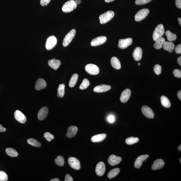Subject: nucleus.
<instances>
[{"instance_id": "4c0bfd02", "label": "nucleus", "mask_w": 181, "mask_h": 181, "mask_svg": "<svg viewBox=\"0 0 181 181\" xmlns=\"http://www.w3.org/2000/svg\"><path fill=\"white\" fill-rule=\"evenodd\" d=\"M8 179L6 173L3 171H0V181H7Z\"/></svg>"}, {"instance_id": "49530a36", "label": "nucleus", "mask_w": 181, "mask_h": 181, "mask_svg": "<svg viewBox=\"0 0 181 181\" xmlns=\"http://www.w3.org/2000/svg\"><path fill=\"white\" fill-rule=\"evenodd\" d=\"M108 122L111 123H112L114 122L115 120V118L114 116L113 115H110L108 118Z\"/></svg>"}, {"instance_id": "b1692460", "label": "nucleus", "mask_w": 181, "mask_h": 181, "mask_svg": "<svg viewBox=\"0 0 181 181\" xmlns=\"http://www.w3.org/2000/svg\"><path fill=\"white\" fill-rule=\"evenodd\" d=\"M163 46L165 50L172 53L174 50L175 45L172 42L165 41Z\"/></svg>"}, {"instance_id": "c03bdc74", "label": "nucleus", "mask_w": 181, "mask_h": 181, "mask_svg": "<svg viewBox=\"0 0 181 181\" xmlns=\"http://www.w3.org/2000/svg\"><path fill=\"white\" fill-rule=\"evenodd\" d=\"M175 51L176 53L178 54L181 53V45L179 44L177 46L176 48H175Z\"/></svg>"}, {"instance_id": "37998d69", "label": "nucleus", "mask_w": 181, "mask_h": 181, "mask_svg": "<svg viewBox=\"0 0 181 181\" xmlns=\"http://www.w3.org/2000/svg\"><path fill=\"white\" fill-rule=\"evenodd\" d=\"M51 0H41L40 3L41 5L45 6L48 5Z\"/></svg>"}, {"instance_id": "cd10ccee", "label": "nucleus", "mask_w": 181, "mask_h": 181, "mask_svg": "<svg viewBox=\"0 0 181 181\" xmlns=\"http://www.w3.org/2000/svg\"><path fill=\"white\" fill-rule=\"evenodd\" d=\"M65 85L64 83L60 84L58 87L57 95L59 98H62L64 96L65 93Z\"/></svg>"}, {"instance_id": "ea45409f", "label": "nucleus", "mask_w": 181, "mask_h": 181, "mask_svg": "<svg viewBox=\"0 0 181 181\" xmlns=\"http://www.w3.org/2000/svg\"><path fill=\"white\" fill-rule=\"evenodd\" d=\"M154 71L156 75H159L161 73V67L159 65H155L154 68Z\"/></svg>"}, {"instance_id": "f257e3e1", "label": "nucleus", "mask_w": 181, "mask_h": 181, "mask_svg": "<svg viewBox=\"0 0 181 181\" xmlns=\"http://www.w3.org/2000/svg\"><path fill=\"white\" fill-rule=\"evenodd\" d=\"M114 15V13L112 11H108L100 15L99 19L100 23L102 24L108 22L113 18Z\"/></svg>"}, {"instance_id": "c9c22d12", "label": "nucleus", "mask_w": 181, "mask_h": 181, "mask_svg": "<svg viewBox=\"0 0 181 181\" xmlns=\"http://www.w3.org/2000/svg\"><path fill=\"white\" fill-rule=\"evenodd\" d=\"M139 139L138 138H134V137H131L127 138L126 140V142L127 144L129 145H133L138 142Z\"/></svg>"}, {"instance_id": "dca6fc26", "label": "nucleus", "mask_w": 181, "mask_h": 181, "mask_svg": "<svg viewBox=\"0 0 181 181\" xmlns=\"http://www.w3.org/2000/svg\"><path fill=\"white\" fill-rule=\"evenodd\" d=\"M143 50L140 47H137L135 48L133 53V58L135 61H139L142 59Z\"/></svg>"}, {"instance_id": "f3484780", "label": "nucleus", "mask_w": 181, "mask_h": 181, "mask_svg": "<svg viewBox=\"0 0 181 181\" xmlns=\"http://www.w3.org/2000/svg\"><path fill=\"white\" fill-rule=\"evenodd\" d=\"M131 92L130 89H127L123 91L121 94L120 100L122 102L126 103L130 98Z\"/></svg>"}, {"instance_id": "9b49d317", "label": "nucleus", "mask_w": 181, "mask_h": 181, "mask_svg": "<svg viewBox=\"0 0 181 181\" xmlns=\"http://www.w3.org/2000/svg\"><path fill=\"white\" fill-rule=\"evenodd\" d=\"M107 40L106 37L101 36L96 38L91 41V44L92 46H96L103 44Z\"/></svg>"}, {"instance_id": "79ce46f5", "label": "nucleus", "mask_w": 181, "mask_h": 181, "mask_svg": "<svg viewBox=\"0 0 181 181\" xmlns=\"http://www.w3.org/2000/svg\"><path fill=\"white\" fill-rule=\"evenodd\" d=\"M173 73L176 77L178 78H181V71L180 69H174L173 71Z\"/></svg>"}, {"instance_id": "603ef678", "label": "nucleus", "mask_w": 181, "mask_h": 181, "mask_svg": "<svg viewBox=\"0 0 181 181\" xmlns=\"http://www.w3.org/2000/svg\"><path fill=\"white\" fill-rule=\"evenodd\" d=\"M74 1L77 5L79 4L81 2V0H75Z\"/></svg>"}, {"instance_id": "f03ea898", "label": "nucleus", "mask_w": 181, "mask_h": 181, "mask_svg": "<svg viewBox=\"0 0 181 181\" xmlns=\"http://www.w3.org/2000/svg\"><path fill=\"white\" fill-rule=\"evenodd\" d=\"M164 33V25L162 24H159L155 29L153 33V38L154 41L162 37Z\"/></svg>"}, {"instance_id": "f704fd0d", "label": "nucleus", "mask_w": 181, "mask_h": 181, "mask_svg": "<svg viewBox=\"0 0 181 181\" xmlns=\"http://www.w3.org/2000/svg\"><path fill=\"white\" fill-rule=\"evenodd\" d=\"M55 161L56 164L59 166H63L65 164V160L62 156H58Z\"/></svg>"}, {"instance_id": "aec40b11", "label": "nucleus", "mask_w": 181, "mask_h": 181, "mask_svg": "<svg viewBox=\"0 0 181 181\" xmlns=\"http://www.w3.org/2000/svg\"><path fill=\"white\" fill-rule=\"evenodd\" d=\"M47 83L44 79L40 78L37 79L35 83V89L39 91L44 89L46 87Z\"/></svg>"}, {"instance_id": "de8ad7c7", "label": "nucleus", "mask_w": 181, "mask_h": 181, "mask_svg": "<svg viewBox=\"0 0 181 181\" xmlns=\"http://www.w3.org/2000/svg\"><path fill=\"white\" fill-rule=\"evenodd\" d=\"M176 6L179 9L181 8V0H176Z\"/></svg>"}, {"instance_id": "3c124183", "label": "nucleus", "mask_w": 181, "mask_h": 181, "mask_svg": "<svg viewBox=\"0 0 181 181\" xmlns=\"http://www.w3.org/2000/svg\"><path fill=\"white\" fill-rule=\"evenodd\" d=\"M177 61H178V62L180 66H181V57H179L178 59H177Z\"/></svg>"}, {"instance_id": "4be33fe9", "label": "nucleus", "mask_w": 181, "mask_h": 181, "mask_svg": "<svg viewBox=\"0 0 181 181\" xmlns=\"http://www.w3.org/2000/svg\"><path fill=\"white\" fill-rule=\"evenodd\" d=\"M78 128L75 126L69 127L66 136L69 138H71L74 137L77 134Z\"/></svg>"}, {"instance_id": "393cba45", "label": "nucleus", "mask_w": 181, "mask_h": 181, "mask_svg": "<svg viewBox=\"0 0 181 181\" xmlns=\"http://www.w3.org/2000/svg\"><path fill=\"white\" fill-rule=\"evenodd\" d=\"M106 137V135L105 134L96 135L92 137L91 141L94 143L102 142L104 140Z\"/></svg>"}, {"instance_id": "864d4df0", "label": "nucleus", "mask_w": 181, "mask_h": 181, "mask_svg": "<svg viewBox=\"0 0 181 181\" xmlns=\"http://www.w3.org/2000/svg\"><path fill=\"white\" fill-rule=\"evenodd\" d=\"M50 181H59L60 180L59 178H55L51 179L50 180Z\"/></svg>"}, {"instance_id": "412c9836", "label": "nucleus", "mask_w": 181, "mask_h": 181, "mask_svg": "<svg viewBox=\"0 0 181 181\" xmlns=\"http://www.w3.org/2000/svg\"><path fill=\"white\" fill-rule=\"evenodd\" d=\"M164 161L162 159H157L155 160L152 166L153 170H159L162 168L164 166Z\"/></svg>"}, {"instance_id": "bb28decb", "label": "nucleus", "mask_w": 181, "mask_h": 181, "mask_svg": "<svg viewBox=\"0 0 181 181\" xmlns=\"http://www.w3.org/2000/svg\"><path fill=\"white\" fill-rule=\"evenodd\" d=\"M154 44V47L157 49H159L161 48L166 40L163 37H161L157 40Z\"/></svg>"}, {"instance_id": "6e6d98bb", "label": "nucleus", "mask_w": 181, "mask_h": 181, "mask_svg": "<svg viewBox=\"0 0 181 181\" xmlns=\"http://www.w3.org/2000/svg\"><path fill=\"white\" fill-rule=\"evenodd\" d=\"M178 20L180 26H181V18L180 17H179L178 19Z\"/></svg>"}, {"instance_id": "5701e85b", "label": "nucleus", "mask_w": 181, "mask_h": 181, "mask_svg": "<svg viewBox=\"0 0 181 181\" xmlns=\"http://www.w3.org/2000/svg\"><path fill=\"white\" fill-rule=\"evenodd\" d=\"M61 61L59 60L55 59L49 60L48 61V64L50 67L55 70H57L61 65Z\"/></svg>"}, {"instance_id": "423d86ee", "label": "nucleus", "mask_w": 181, "mask_h": 181, "mask_svg": "<svg viewBox=\"0 0 181 181\" xmlns=\"http://www.w3.org/2000/svg\"><path fill=\"white\" fill-rule=\"evenodd\" d=\"M85 71L91 75H98L99 73V69L96 65L93 64L87 65L85 67Z\"/></svg>"}, {"instance_id": "1a4fd4ad", "label": "nucleus", "mask_w": 181, "mask_h": 181, "mask_svg": "<svg viewBox=\"0 0 181 181\" xmlns=\"http://www.w3.org/2000/svg\"><path fill=\"white\" fill-rule=\"evenodd\" d=\"M69 166L74 170H78L81 168L80 163L77 159L73 157H70L68 160Z\"/></svg>"}, {"instance_id": "39448f33", "label": "nucleus", "mask_w": 181, "mask_h": 181, "mask_svg": "<svg viewBox=\"0 0 181 181\" xmlns=\"http://www.w3.org/2000/svg\"><path fill=\"white\" fill-rule=\"evenodd\" d=\"M57 43V39L54 36H51L48 38L46 42V48L48 50H50L54 47Z\"/></svg>"}, {"instance_id": "9d476101", "label": "nucleus", "mask_w": 181, "mask_h": 181, "mask_svg": "<svg viewBox=\"0 0 181 181\" xmlns=\"http://www.w3.org/2000/svg\"><path fill=\"white\" fill-rule=\"evenodd\" d=\"M106 170V167L104 162H100L97 164L95 169V172L97 176H101L104 174Z\"/></svg>"}, {"instance_id": "20e7f679", "label": "nucleus", "mask_w": 181, "mask_h": 181, "mask_svg": "<svg viewBox=\"0 0 181 181\" xmlns=\"http://www.w3.org/2000/svg\"><path fill=\"white\" fill-rule=\"evenodd\" d=\"M76 33L75 30L74 29H72L67 33L63 41V45L64 47H67L72 41L73 39L75 36Z\"/></svg>"}, {"instance_id": "f8f14e48", "label": "nucleus", "mask_w": 181, "mask_h": 181, "mask_svg": "<svg viewBox=\"0 0 181 181\" xmlns=\"http://www.w3.org/2000/svg\"><path fill=\"white\" fill-rule=\"evenodd\" d=\"M142 111L144 116L149 118H153L154 114L152 109L148 106H144L142 107Z\"/></svg>"}, {"instance_id": "2f4dec72", "label": "nucleus", "mask_w": 181, "mask_h": 181, "mask_svg": "<svg viewBox=\"0 0 181 181\" xmlns=\"http://www.w3.org/2000/svg\"><path fill=\"white\" fill-rule=\"evenodd\" d=\"M78 75L77 73H75L71 77L70 81H69V86L73 87L75 86L78 79Z\"/></svg>"}, {"instance_id": "4d7b16f0", "label": "nucleus", "mask_w": 181, "mask_h": 181, "mask_svg": "<svg viewBox=\"0 0 181 181\" xmlns=\"http://www.w3.org/2000/svg\"><path fill=\"white\" fill-rule=\"evenodd\" d=\"M178 150H179V151H181V145H180V146H178Z\"/></svg>"}, {"instance_id": "ddd939ff", "label": "nucleus", "mask_w": 181, "mask_h": 181, "mask_svg": "<svg viewBox=\"0 0 181 181\" xmlns=\"http://www.w3.org/2000/svg\"><path fill=\"white\" fill-rule=\"evenodd\" d=\"M122 160V158L121 157L111 155L108 158V162L110 166H113L119 164Z\"/></svg>"}, {"instance_id": "473e14b6", "label": "nucleus", "mask_w": 181, "mask_h": 181, "mask_svg": "<svg viewBox=\"0 0 181 181\" xmlns=\"http://www.w3.org/2000/svg\"><path fill=\"white\" fill-rule=\"evenodd\" d=\"M166 35L169 41L172 42L176 40V35L172 33L170 31H166Z\"/></svg>"}, {"instance_id": "a878e982", "label": "nucleus", "mask_w": 181, "mask_h": 181, "mask_svg": "<svg viewBox=\"0 0 181 181\" xmlns=\"http://www.w3.org/2000/svg\"><path fill=\"white\" fill-rule=\"evenodd\" d=\"M111 63L112 66L115 69H119L121 67L120 63L117 57H113L111 59Z\"/></svg>"}, {"instance_id": "6ab92c4d", "label": "nucleus", "mask_w": 181, "mask_h": 181, "mask_svg": "<svg viewBox=\"0 0 181 181\" xmlns=\"http://www.w3.org/2000/svg\"><path fill=\"white\" fill-rule=\"evenodd\" d=\"M110 85H97L94 89V91L96 93H102L106 92L111 89Z\"/></svg>"}, {"instance_id": "0eeeda50", "label": "nucleus", "mask_w": 181, "mask_h": 181, "mask_svg": "<svg viewBox=\"0 0 181 181\" xmlns=\"http://www.w3.org/2000/svg\"><path fill=\"white\" fill-rule=\"evenodd\" d=\"M149 13V10L148 9H144L140 10L135 16V21L140 22L142 20L147 17Z\"/></svg>"}, {"instance_id": "2eb2a0df", "label": "nucleus", "mask_w": 181, "mask_h": 181, "mask_svg": "<svg viewBox=\"0 0 181 181\" xmlns=\"http://www.w3.org/2000/svg\"><path fill=\"white\" fill-rule=\"evenodd\" d=\"M148 155H142L139 156L136 159L135 162L134 166L135 168L139 169L142 166L143 162L149 157Z\"/></svg>"}, {"instance_id": "a19ab883", "label": "nucleus", "mask_w": 181, "mask_h": 181, "mask_svg": "<svg viewBox=\"0 0 181 181\" xmlns=\"http://www.w3.org/2000/svg\"><path fill=\"white\" fill-rule=\"evenodd\" d=\"M152 1V0H136L135 3L137 5H143L148 3Z\"/></svg>"}, {"instance_id": "4468645a", "label": "nucleus", "mask_w": 181, "mask_h": 181, "mask_svg": "<svg viewBox=\"0 0 181 181\" xmlns=\"http://www.w3.org/2000/svg\"><path fill=\"white\" fill-rule=\"evenodd\" d=\"M14 117L18 122L21 124H24L26 121V117L19 110H16L14 113Z\"/></svg>"}, {"instance_id": "5fc2aeb1", "label": "nucleus", "mask_w": 181, "mask_h": 181, "mask_svg": "<svg viewBox=\"0 0 181 181\" xmlns=\"http://www.w3.org/2000/svg\"><path fill=\"white\" fill-rule=\"evenodd\" d=\"M114 1H115V0H105V1L106 2V3H107L111 2Z\"/></svg>"}, {"instance_id": "a211bd4d", "label": "nucleus", "mask_w": 181, "mask_h": 181, "mask_svg": "<svg viewBox=\"0 0 181 181\" xmlns=\"http://www.w3.org/2000/svg\"><path fill=\"white\" fill-rule=\"evenodd\" d=\"M48 112V109L46 107H43L39 111L38 117L40 120H43L46 118Z\"/></svg>"}, {"instance_id": "7ed1b4c3", "label": "nucleus", "mask_w": 181, "mask_h": 181, "mask_svg": "<svg viewBox=\"0 0 181 181\" xmlns=\"http://www.w3.org/2000/svg\"><path fill=\"white\" fill-rule=\"evenodd\" d=\"M77 5L75 4L74 1L70 0L67 2L63 5L62 10L65 13L70 12L76 9Z\"/></svg>"}, {"instance_id": "7c9ffc66", "label": "nucleus", "mask_w": 181, "mask_h": 181, "mask_svg": "<svg viewBox=\"0 0 181 181\" xmlns=\"http://www.w3.org/2000/svg\"><path fill=\"white\" fill-rule=\"evenodd\" d=\"M5 152L8 155L11 157H15L18 155V153L15 149L7 148L5 150Z\"/></svg>"}, {"instance_id": "13d9d810", "label": "nucleus", "mask_w": 181, "mask_h": 181, "mask_svg": "<svg viewBox=\"0 0 181 181\" xmlns=\"http://www.w3.org/2000/svg\"><path fill=\"white\" fill-rule=\"evenodd\" d=\"M181 158H180V162L181 163Z\"/></svg>"}, {"instance_id": "bf43d9fd", "label": "nucleus", "mask_w": 181, "mask_h": 181, "mask_svg": "<svg viewBox=\"0 0 181 181\" xmlns=\"http://www.w3.org/2000/svg\"><path fill=\"white\" fill-rule=\"evenodd\" d=\"M141 65V63H138V65Z\"/></svg>"}, {"instance_id": "8fccbe9b", "label": "nucleus", "mask_w": 181, "mask_h": 181, "mask_svg": "<svg viewBox=\"0 0 181 181\" xmlns=\"http://www.w3.org/2000/svg\"><path fill=\"white\" fill-rule=\"evenodd\" d=\"M177 95H178V96L180 100H181V91H179L178 92V93H177Z\"/></svg>"}, {"instance_id": "c756f323", "label": "nucleus", "mask_w": 181, "mask_h": 181, "mask_svg": "<svg viewBox=\"0 0 181 181\" xmlns=\"http://www.w3.org/2000/svg\"><path fill=\"white\" fill-rule=\"evenodd\" d=\"M120 171V170L119 168L113 169L108 172L107 174V177L110 179L114 178L118 174Z\"/></svg>"}, {"instance_id": "a18cd8bd", "label": "nucleus", "mask_w": 181, "mask_h": 181, "mask_svg": "<svg viewBox=\"0 0 181 181\" xmlns=\"http://www.w3.org/2000/svg\"><path fill=\"white\" fill-rule=\"evenodd\" d=\"M65 181H73V180L72 177L70 175L67 174L65 176Z\"/></svg>"}, {"instance_id": "e433bc0d", "label": "nucleus", "mask_w": 181, "mask_h": 181, "mask_svg": "<svg viewBox=\"0 0 181 181\" xmlns=\"http://www.w3.org/2000/svg\"><path fill=\"white\" fill-rule=\"evenodd\" d=\"M89 81L87 79H83L82 83L79 86V89H86L89 86Z\"/></svg>"}, {"instance_id": "c85d7f7f", "label": "nucleus", "mask_w": 181, "mask_h": 181, "mask_svg": "<svg viewBox=\"0 0 181 181\" xmlns=\"http://www.w3.org/2000/svg\"><path fill=\"white\" fill-rule=\"evenodd\" d=\"M161 103L163 106L166 108H170L171 104L170 100L165 96H162L161 97Z\"/></svg>"}, {"instance_id": "6e6552de", "label": "nucleus", "mask_w": 181, "mask_h": 181, "mask_svg": "<svg viewBox=\"0 0 181 181\" xmlns=\"http://www.w3.org/2000/svg\"><path fill=\"white\" fill-rule=\"evenodd\" d=\"M133 39L131 38L125 39H120L119 40L118 47L121 49L127 48L132 44Z\"/></svg>"}, {"instance_id": "09e8293b", "label": "nucleus", "mask_w": 181, "mask_h": 181, "mask_svg": "<svg viewBox=\"0 0 181 181\" xmlns=\"http://www.w3.org/2000/svg\"><path fill=\"white\" fill-rule=\"evenodd\" d=\"M7 129L3 127L0 124V132H4L6 131Z\"/></svg>"}, {"instance_id": "72a5a7b5", "label": "nucleus", "mask_w": 181, "mask_h": 181, "mask_svg": "<svg viewBox=\"0 0 181 181\" xmlns=\"http://www.w3.org/2000/svg\"><path fill=\"white\" fill-rule=\"evenodd\" d=\"M27 142L28 144L34 147H40L41 146V143L34 139L31 138L28 139Z\"/></svg>"}, {"instance_id": "58836bf2", "label": "nucleus", "mask_w": 181, "mask_h": 181, "mask_svg": "<svg viewBox=\"0 0 181 181\" xmlns=\"http://www.w3.org/2000/svg\"><path fill=\"white\" fill-rule=\"evenodd\" d=\"M44 137L48 142H50L54 138V136L53 135L48 132H46L44 133Z\"/></svg>"}]
</instances>
